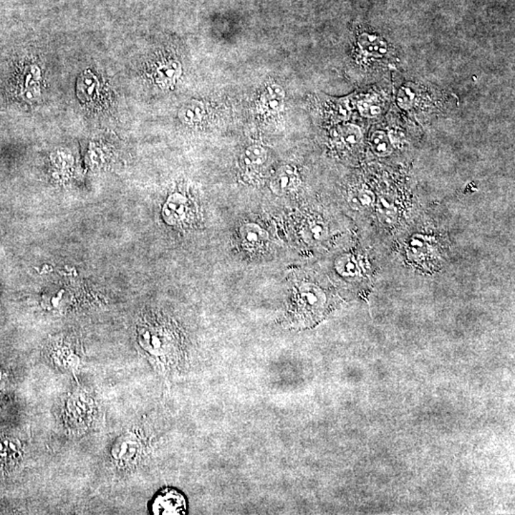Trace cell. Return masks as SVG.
Listing matches in <instances>:
<instances>
[{
    "instance_id": "1",
    "label": "cell",
    "mask_w": 515,
    "mask_h": 515,
    "mask_svg": "<svg viewBox=\"0 0 515 515\" xmlns=\"http://www.w3.org/2000/svg\"><path fill=\"white\" fill-rule=\"evenodd\" d=\"M327 290L312 278L297 280L293 285L289 311L297 325H310L318 322L327 311Z\"/></svg>"
},
{
    "instance_id": "2",
    "label": "cell",
    "mask_w": 515,
    "mask_h": 515,
    "mask_svg": "<svg viewBox=\"0 0 515 515\" xmlns=\"http://www.w3.org/2000/svg\"><path fill=\"white\" fill-rule=\"evenodd\" d=\"M188 509V499L175 488L160 489L148 505L149 512L154 515H184Z\"/></svg>"
},
{
    "instance_id": "3",
    "label": "cell",
    "mask_w": 515,
    "mask_h": 515,
    "mask_svg": "<svg viewBox=\"0 0 515 515\" xmlns=\"http://www.w3.org/2000/svg\"><path fill=\"white\" fill-rule=\"evenodd\" d=\"M21 456L19 442L16 439L2 436L0 437V471L14 468Z\"/></svg>"
},
{
    "instance_id": "4",
    "label": "cell",
    "mask_w": 515,
    "mask_h": 515,
    "mask_svg": "<svg viewBox=\"0 0 515 515\" xmlns=\"http://www.w3.org/2000/svg\"><path fill=\"white\" fill-rule=\"evenodd\" d=\"M242 242L247 249L258 250L266 244L267 236L266 232L256 224H246L241 231Z\"/></svg>"
},
{
    "instance_id": "5",
    "label": "cell",
    "mask_w": 515,
    "mask_h": 515,
    "mask_svg": "<svg viewBox=\"0 0 515 515\" xmlns=\"http://www.w3.org/2000/svg\"><path fill=\"white\" fill-rule=\"evenodd\" d=\"M359 44L363 51L373 57H381L388 53L385 40L376 35L363 34L359 37Z\"/></svg>"
},
{
    "instance_id": "6",
    "label": "cell",
    "mask_w": 515,
    "mask_h": 515,
    "mask_svg": "<svg viewBox=\"0 0 515 515\" xmlns=\"http://www.w3.org/2000/svg\"><path fill=\"white\" fill-rule=\"evenodd\" d=\"M296 181L297 176L294 169L290 168V166H285L275 177L273 183H272V188L277 193H284V192L289 191L290 189L295 188Z\"/></svg>"
},
{
    "instance_id": "7",
    "label": "cell",
    "mask_w": 515,
    "mask_h": 515,
    "mask_svg": "<svg viewBox=\"0 0 515 515\" xmlns=\"http://www.w3.org/2000/svg\"><path fill=\"white\" fill-rule=\"evenodd\" d=\"M370 145L372 146L373 151L380 156H388L392 150V141H391L390 136L383 131H376L372 134L370 138Z\"/></svg>"
},
{
    "instance_id": "8",
    "label": "cell",
    "mask_w": 515,
    "mask_h": 515,
    "mask_svg": "<svg viewBox=\"0 0 515 515\" xmlns=\"http://www.w3.org/2000/svg\"><path fill=\"white\" fill-rule=\"evenodd\" d=\"M340 140L343 145L347 146H355L360 143L362 140V132L360 128L355 125L345 126L341 130Z\"/></svg>"
},
{
    "instance_id": "9",
    "label": "cell",
    "mask_w": 515,
    "mask_h": 515,
    "mask_svg": "<svg viewBox=\"0 0 515 515\" xmlns=\"http://www.w3.org/2000/svg\"><path fill=\"white\" fill-rule=\"evenodd\" d=\"M204 109L199 103H193L183 108V118L188 123H196L203 117Z\"/></svg>"
},
{
    "instance_id": "10",
    "label": "cell",
    "mask_w": 515,
    "mask_h": 515,
    "mask_svg": "<svg viewBox=\"0 0 515 515\" xmlns=\"http://www.w3.org/2000/svg\"><path fill=\"white\" fill-rule=\"evenodd\" d=\"M266 153L260 146L254 145L246 151V163L247 164H256L261 165L266 161Z\"/></svg>"
},
{
    "instance_id": "11",
    "label": "cell",
    "mask_w": 515,
    "mask_h": 515,
    "mask_svg": "<svg viewBox=\"0 0 515 515\" xmlns=\"http://www.w3.org/2000/svg\"><path fill=\"white\" fill-rule=\"evenodd\" d=\"M360 109L363 115L368 118L376 117L381 113V108L378 105H368V102L363 103Z\"/></svg>"
},
{
    "instance_id": "12",
    "label": "cell",
    "mask_w": 515,
    "mask_h": 515,
    "mask_svg": "<svg viewBox=\"0 0 515 515\" xmlns=\"http://www.w3.org/2000/svg\"><path fill=\"white\" fill-rule=\"evenodd\" d=\"M411 96L413 95L411 94L410 90L404 89L399 93L398 102H400V105H403L404 107H406V105H410V98H411Z\"/></svg>"
},
{
    "instance_id": "13",
    "label": "cell",
    "mask_w": 515,
    "mask_h": 515,
    "mask_svg": "<svg viewBox=\"0 0 515 515\" xmlns=\"http://www.w3.org/2000/svg\"><path fill=\"white\" fill-rule=\"evenodd\" d=\"M177 66L176 64H171L170 66H168L164 68V69L161 70V73H163V78H168V80H172V78H175V75L177 74Z\"/></svg>"
}]
</instances>
